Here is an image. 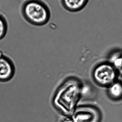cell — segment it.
I'll use <instances>...</instances> for the list:
<instances>
[{"label": "cell", "mask_w": 122, "mask_h": 122, "mask_svg": "<svg viewBox=\"0 0 122 122\" xmlns=\"http://www.w3.org/2000/svg\"><path fill=\"white\" fill-rule=\"evenodd\" d=\"M16 71V65L12 59L0 51V82H8L11 80Z\"/></svg>", "instance_id": "obj_4"}, {"label": "cell", "mask_w": 122, "mask_h": 122, "mask_svg": "<svg viewBox=\"0 0 122 122\" xmlns=\"http://www.w3.org/2000/svg\"><path fill=\"white\" fill-rule=\"evenodd\" d=\"M58 122H74L71 117L64 116Z\"/></svg>", "instance_id": "obj_9"}, {"label": "cell", "mask_w": 122, "mask_h": 122, "mask_svg": "<svg viewBox=\"0 0 122 122\" xmlns=\"http://www.w3.org/2000/svg\"><path fill=\"white\" fill-rule=\"evenodd\" d=\"M83 87L82 82L77 77H67L54 92L53 105L64 116L72 117L81 97Z\"/></svg>", "instance_id": "obj_1"}, {"label": "cell", "mask_w": 122, "mask_h": 122, "mask_svg": "<svg viewBox=\"0 0 122 122\" xmlns=\"http://www.w3.org/2000/svg\"><path fill=\"white\" fill-rule=\"evenodd\" d=\"M109 62L115 68L118 76L122 77V52L116 51L112 53Z\"/></svg>", "instance_id": "obj_7"}, {"label": "cell", "mask_w": 122, "mask_h": 122, "mask_svg": "<svg viewBox=\"0 0 122 122\" xmlns=\"http://www.w3.org/2000/svg\"><path fill=\"white\" fill-rule=\"evenodd\" d=\"M118 76L115 68L109 61L98 64L95 67L92 72L95 82L100 86L106 88L118 79Z\"/></svg>", "instance_id": "obj_3"}, {"label": "cell", "mask_w": 122, "mask_h": 122, "mask_svg": "<svg viewBox=\"0 0 122 122\" xmlns=\"http://www.w3.org/2000/svg\"><path fill=\"white\" fill-rule=\"evenodd\" d=\"M21 12L27 22L35 26L46 25L51 18L49 6L43 0H26L21 5Z\"/></svg>", "instance_id": "obj_2"}, {"label": "cell", "mask_w": 122, "mask_h": 122, "mask_svg": "<svg viewBox=\"0 0 122 122\" xmlns=\"http://www.w3.org/2000/svg\"><path fill=\"white\" fill-rule=\"evenodd\" d=\"M8 30V23L5 17L0 13V40L5 36Z\"/></svg>", "instance_id": "obj_8"}, {"label": "cell", "mask_w": 122, "mask_h": 122, "mask_svg": "<svg viewBox=\"0 0 122 122\" xmlns=\"http://www.w3.org/2000/svg\"><path fill=\"white\" fill-rule=\"evenodd\" d=\"M107 89V94L111 100L117 102L122 100V81L117 79Z\"/></svg>", "instance_id": "obj_6"}, {"label": "cell", "mask_w": 122, "mask_h": 122, "mask_svg": "<svg viewBox=\"0 0 122 122\" xmlns=\"http://www.w3.org/2000/svg\"><path fill=\"white\" fill-rule=\"evenodd\" d=\"M89 0H60L61 5L66 10L76 13L85 8Z\"/></svg>", "instance_id": "obj_5"}]
</instances>
